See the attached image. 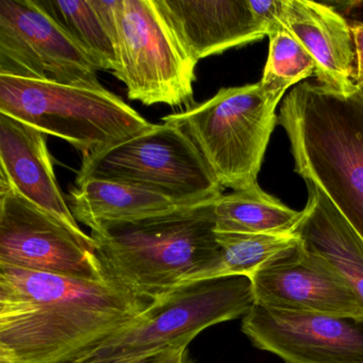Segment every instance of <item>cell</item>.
<instances>
[{
	"label": "cell",
	"mask_w": 363,
	"mask_h": 363,
	"mask_svg": "<svg viewBox=\"0 0 363 363\" xmlns=\"http://www.w3.org/2000/svg\"><path fill=\"white\" fill-rule=\"evenodd\" d=\"M150 303L110 276L82 279L0 264V361L74 363Z\"/></svg>",
	"instance_id": "obj_1"
},
{
	"label": "cell",
	"mask_w": 363,
	"mask_h": 363,
	"mask_svg": "<svg viewBox=\"0 0 363 363\" xmlns=\"http://www.w3.org/2000/svg\"><path fill=\"white\" fill-rule=\"evenodd\" d=\"M213 201L92 229L107 275L152 301L177 286L207 280L220 255Z\"/></svg>",
	"instance_id": "obj_2"
},
{
	"label": "cell",
	"mask_w": 363,
	"mask_h": 363,
	"mask_svg": "<svg viewBox=\"0 0 363 363\" xmlns=\"http://www.w3.org/2000/svg\"><path fill=\"white\" fill-rule=\"evenodd\" d=\"M278 124L288 135L295 172L363 240V95L303 82L286 95Z\"/></svg>",
	"instance_id": "obj_3"
},
{
	"label": "cell",
	"mask_w": 363,
	"mask_h": 363,
	"mask_svg": "<svg viewBox=\"0 0 363 363\" xmlns=\"http://www.w3.org/2000/svg\"><path fill=\"white\" fill-rule=\"evenodd\" d=\"M0 113L69 142L82 156L148 130L152 123L104 88L0 75Z\"/></svg>",
	"instance_id": "obj_4"
},
{
	"label": "cell",
	"mask_w": 363,
	"mask_h": 363,
	"mask_svg": "<svg viewBox=\"0 0 363 363\" xmlns=\"http://www.w3.org/2000/svg\"><path fill=\"white\" fill-rule=\"evenodd\" d=\"M255 305L246 276L177 286L152 301L135 322L74 363H141L189 346L201 331L243 318Z\"/></svg>",
	"instance_id": "obj_5"
},
{
	"label": "cell",
	"mask_w": 363,
	"mask_h": 363,
	"mask_svg": "<svg viewBox=\"0 0 363 363\" xmlns=\"http://www.w3.org/2000/svg\"><path fill=\"white\" fill-rule=\"evenodd\" d=\"M277 106L259 82L220 89L203 104L162 120L190 137L223 188L237 191L258 184L263 157L278 124Z\"/></svg>",
	"instance_id": "obj_6"
},
{
	"label": "cell",
	"mask_w": 363,
	"mask_h": 363,
	"mask_svg": "<svg viewBox=\"0 0 363 363\" xmlns=\"http://www.w3.org/2000/svg\"><path fill=\"white\" fill-rule=\"evenodd\" d=\"M86 179L129 184L161 195L178 207L210 203L224 190L190 137L167 122L82 156L76 184Z\"/></svg>",
	"instance_id": "obj_7"
},
{
	"label": "cell",
	"mask_w": 363,
	"mask_h": 363,
	"mask_svg": "<svg viewBox=\"0 0 363 363\" xmlns=\"http://www.w3.org/2000/svg\"><path fill=\"white\" fill-rule=\"evenodd\" d=\"M116 69L131 101L145 106H194L199 61L190 54L157 0H116Z\"/></svg>",
	"instance_id": "obj_8"
},
{
	"label": "cell",
	"mask_w": 363,
	"mask_h": 363,
	"mask_svg": "<svg viewBox=\"0 0 363 363\" xmlns=\"http://www.w3.org/2000/svg\"><path fill=\"white\" fill-rule=\"evenodd\" d=\"M0 264L82 279L109 277L94 241L76 235L4 177H0Z\"/></svg>",
	"instance_id": "obj_9"
},
{
	"label": "cell",
	"mask_w": 363,
	"mask_h": 363,
	"mask_svg": "<svg viewBox=\"0 0 363 363\" xmlns=\"http://www.w3.org/2000/svg\"><path fill=\"white\" fill-rule=\"evenodd\" d=\"M99 71L33 0H0V75L103 88Z\"/></svg>",
	"instance_id": "obj_10"
},
{
	"label": "cell",
	"mask_w": 363,
	"mask_h": 363,
	"mask_svg": "<svg viewBox=\"0 0 363 363\" xmlns=\"http://www.w3.org/2000/svg\"><path fill=\"white\" fill-rule=\"evenodd\" d=\"M255 303L295 313L363 320V299L328 260L298 245L250 278Z\"/></svg>",
	"instance_id": "obj_11"
},
{
	"label": "cell",
	"mask_w": 363,
	"mask_h": 363,
	"mask_svg": "<svg viewBox=\"0 0 363 363\" xmlns=\"http://www.w3.org/2000/svg\"><path fill=\"white\" fill-rule=\"evenodd\" d=\"M242 333L284 363H363V320L295 313L256 305Z\"/></svg>",
	"instance_id": "obj_12"
},
{
	"label": "cell",
	"mask_w": 363,
	"mask_h": 363,
	"mask_svg": "<svg viewBox=\"0 0 363 363\" xmlns=\"http://www.w3.org/2000/svg\"><path fill=\"white\" fill-rule=\"evenodd\" d=\"M0 177L20 194L56 216L76 235L93 241L74 218L54 171L46 133L0 113Z\"/></svg>",
	"instance_id": "obj_13"
},
{
	"label": "cell",
	"mask_w": 363,
	"mask_h": 363,
	"mask_svg": "<svg viewBox=\"0 0 363 363\" xmlns=\"http://www.w3.org/2000/svg\"><path fill=\"white\" fill-rule=\"evenodd\" d=\"M197 61L267 37L250 0H157Z\"/></svg>",
	"instance_id": "obj_14"
},
{
	"label": "cell",
	"mask_w": 363,
	"mask_h": 363,
	"mask_svg": "<svg viewBox=\"0 0 363 363\" xmlns=\"http://www.w3.org/2000/svg\"><path fill=\"white\" fill-rule=\"evenodd\" d=\"M281 23L315 61L322 86L356 92L352 26L333 8L309 0H282Z\"/></svg>",
	"instance_id": "obj_15"
},
{
	"label": "cell",
	"mask_w": 363,
	"mask_h": 363,
	"mask_svg": "<svg viewBox=\"0 0 363 363\" xmlns=\"http://www.w3.org/2000/svg\"><path fill=\"white\" fill-rule=\"evenodd\" d=\"M306 184L307 205L293 233L328 260L363 299V240L318 186Z\"/></svg>",
	"instance_id": "obj_16"
},
{
	"label": "cell",
	"mask_w": 363,
	"mask_h": 363,
	"mask_svg": "<svg viewBox=\"0 0 363 363\" xmlns=\"http://www.w3.org/2000/svg\"><path fill=\"white\" fill-rule=\"evenodd\" d=\"M67 201L76 220L91 230L103 225L135 222L179 208L156 193L103 179L76 184Z\"/></svg>",
	"instance_id": "obj_17"
},
{
	"label": "cell",
	"mask_w": 363,
	"mask_h": 363,
	"mask_svg": "<svg viewBox=\"0 0 363 363\" xmlns=\"http://www.w3.org/2000/svg\"><path fill=\"white\" fill-rule=\"evenodd\" d=\"M216 233H293L303 211L291 209L258 184L220 195L213 201Z\"/></svg>",
	"instance_id": "obj_18"
},
{
	"label": "cell",
	"mask_w": 363,
	"mask_h": 363,
	"mask_svg": "<svg viewBox=\"0 0 363 363\" xmlns=\"http://www.w3.org/2000/svg\"><path fill=\"white\" fill-rule=\"evenodd\" d=\"M78 48H82L101 71L114 73L116 52L91 0H33Z\"/></svg>",
	"instance_id": "obj_19"
},
{
	"label": "cell",
	"mask_w": 363,
	"mask_h": 363,
	"mask_svg": "<svg viewBox=\"0 0 363 363\" xmlns=\"http://www.w3.org/2000/svg\"><path fill=\"white\" fill-rule=\"evenodd\" d=\"M216 239L220 246V261L207 280L233 276L250 278L263 265L301 242L294 233H216Z\"/></svg>",
	"instance_id": "obj_20"
},
{
	"label": "cell",
	"mask_w": 363,
	"mask_h": 363,
	"mask_svg": "<svg viewBox=\"0 0 363 363\" xmlns=\"http://www.w3.org/2000/svg\"><path fill=\"white\" fill-rule=\"evenodd\" d=\"M269 57L260 80L267 96L279 104L291 86L315 74V61L281 22L269 29Z\"/></svg>",
	"instance_id": "obj_21"
},
{
	"label": "cell",
	"mask_w": 363,
	"mask_h": 363,
	"mask_svg": "<svg viewBox=\"0 0 363 363\" xmlns=\"http://www.w3.org/2000/svg\"><path fill=\"white\" fill-rule=\"evenodd\" d=\"M352 33L354 38V52H356L354 86L358 90L363 86V23L352 25Z\"/></svg>",
	"instance_id": "obj_22"
},
{
	"label": "cell",
	"mask_w": 363,
	"mask_h": 363,
	"mask_svg": "<svg viewBox=\"0 0 363 363\" xmlns=\"http://www.w3.org/2000/svg\"><path fill=\"white\" fill-rule=\"evenodd\" d=\"M189 346L184 347L167 348L164 352H160L150 360V363H179L182 359V352Z\"/></svg>",
	"instance_id": "obj_23"
},
{
	"label": "cell",
	"mask_w": 363,
	"mask_h": 363,
	"mask_svg": "<svg viewBox=\"0 0 363 363\" xmlns=\"http://www.w3.org/2000/svg\"><path fill=\"white\" fill-rule=\"evenodd\" d=\"M179 363H195L194 361H193V359L191 358L189 347H186V350H184V352H182V359H180Z\"/></svg>",
	"instance_id": "obj_24"
},
{
	"label": "cell",
	"mask_w": 363,
	"mask_h": 363,
	"mask_svg": "<svg viewBox=\"0 0 363 363\" xmlns=\"http://www.w3.org/2000/svg\"><path fill=\"white\" fill-rule=\"evenodd\" d=\"M358 91L359 93H360L361 95H363V86H361L360 89H358Z\"/></svg>",
	"instance_id": "obj_25"
},
{
	"label": "cell",
	"mask_w": 363,
	"mask_h": 363,
	"mask_svg": "<svg viewBox=\"0 0 363 363\" xmlns=\"http://www.w3.org/2000/svg\"><path fill=\"white\" fill-rule=\"evenodd\" d=\"M150 360H152V359H150ZM150 360L143 361V362H141V363H150Z\"/></svg>",
	"instance_id": "obj_26"
},
{
	"label": "cell",
	"mask_w": 363,
	"mask_h": 363,
	"mask_svg": "<svg viewBox=\"0 0 363 363\" xmlns=\"http://www.w3.org/2000/svg\"><path fill=\"white\" fill-rule=\"evenodd\" d=\"M0 363H7V362H4V361H0Z\"/></svg>",
	"instance_id": "obj_27"
}]
</instances>
